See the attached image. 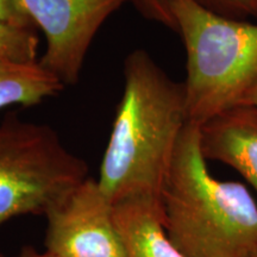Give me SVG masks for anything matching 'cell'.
Wrapping results in <instances>:
<instances>
[{
  "label": "cell",
  "instance_id": "3",
  "mask_svg": "<svg viewBox=\"0 0 257 257\" xmlns=\"http://www.w3.org/2000/svg\"><path fill=\"white\" fill-rule=\"evenodd\" d=\"M186 51L188 123L201 126L240 104L257 82V24L217 15L195 0H168Z\"/></svg>",
  "mask_w": 257,
  "mask_h": 257
},
{
  "label": "cell",
  "instance_id": "1",
  "mask_svg": "<svg viewBox=\"0 0 257 257\" xmlns=\"http://www.w3.org/2000/svg\"><path fill=\"white\" fill-rule=\"evenodd\" d=\"M187 124L184 82L170 78L148 51H131L124 61L123 95L96 179L112 204L140 197L161 200Z\"/></svg>",
  "mask_w": 257,
  "mask_h": 257
},
{
  "label": "cell",
  "instance_id": "6",
  "mask_svg": "<svg viewBox=\"0 0 257 257\" xmlns=\"http://www.w3.org/2000/svg\"><path fill=\"white\" fill-rule=\"evenodd\" d=\"M46 252L55 257H125L113 204L88 178L46 214Z\"/></svg>",
  "mask_w": 257,
  "mask_h": 257
},
{
  "label": "cell",
  "instance_id": "14",
  "mask_svg": "<svg viewBox=\"0 0 257 257\" xmlns=\"http://www.w3.org/2000/svg\"><path fill=\"white\" fill-rule=\"evenodd\" d=\"M238 106H245V107L251 108L252 111H255L257 113V82L244 95V98Z\"/></svg>",
  "mask_w": 257,
  "mask_h": 257
},
{
  "label": "cell",
  "instance_id": "15",
  "mask_svg": "<svg viewBox=\"0 0 257 257\" xmlns=\"http://www.w3.org/2000/svg\"><path fill=\"white\" fill-rule=\"evenodd\" d=\"M16 257H55V256L50 255V253H48L46 251L38 252L32 248H24L23 250H22V252Z\"/></svg>",
  "mask_w": 257,
  "mask_h": 257
},
{
  "label": "cell",
  "instance_id": "13",
  "mask_svg": "<svg viewBox=\"0 0 257 257\" xmlns=\"http://www.w3.org/2000/svg\"><path fill=\"white\" fill-rule=\"evenodd\" d=\"M0 21L16 27L36 29L17 0H0Z\"/></svg>",
  "mask_w": 257,
  "mask_h": 257
},
{
  "label": "cell",
  "instance_id": "8",
  "mask_svg": "<svg viewBox=\"0 0 257 257\" xmlns=\"http://www.w3.org/2000/svg\"><path fill=\"white\" fill-rule=\"evenodd\" d=\"M113 217L125 257H185L166 232L161 200L126 199L113 204Z\"/></svg>",
  "mask_w": 257,
  "mask_h": 257
},
{
  "label": "cell",
  "instance_id": "4",
  "mask_svg": "<svg viewBox=\"0 0 257 257\" xmlns=\"http://www.w3.org/2000/svg\"><path fill=\"white\" fill-rule=\"evenodd\" d=\"M88 179L85 160L47 124L8 113L0 123V227L14 218L46 216Z\"/></svg>",
  "mask_w": 257,
  "mask_h": 257
},
{
  "label": "cell",
  "instance_id": "5",
  "mask_svg": "<svg viewBox=\"0 0 257 257\" xmlns=\"http://www.w3.org/2000/svg\"><path fill=\"white\" fill-rule=\"evenodd\" d=\"M46 37L40 60L64 86L78 83L86 56L102 25L126 0H17Z\"/></svg>",
  "mask_w": 257,
  "mask_h": 257
},
{
  "label": "cell",
  "instance_id": "10",
  "mask_svg": "<svg viewBox=\"0 0 257 257\" xmlns=\"http://www.w3.org/2000/svg\"><path fill=\"white\" fill-rule=\"evenodd\" d=\"M40 38L36 30L21 28L0 21V61L14 63H36Z\"/></svg>",
  "mask_w": 257,
  "mask_h": 257
},
{
  "label": "cell",
  "instance_id": "12",
  "mask_svg": "<svg viewBox=\"0 0 257 257\" xmlns=\"http://www.w3.org/2000/svg\"><path fill=\"white\" fill-rule=\"evenodd\" d=\"M131 3L144 18L176 31L168 0H131Z\"/></svg>",
  "mask_w": 257,
  "mask_h": 257
},
{
  "label": "cell",
  "instance_id": "16",
  "mask_svg": "<svg viewBox=\"0 0 257 257\" xmlns=\"http://www.w3.org/2000/svg\"><path fill=\"white\" fill-rule=\"evenodd\" d=\"M0 257H6V256H5V255H3V253L0 252Z\"/></svg>",
  "mask_w": 257,
  "mask_h": 257
},
{
  "label": "cell",
  "instance_id": "7",
  "mask_svg": "<svg viewBox=\"0 0 257 257\" xmlns=\"http://www.w3.org/2000/svg\"><path fill=\"white\" fill-rule=\"evenodd\" d=\"M199 128L205 159L233 168L257 192L256 112L245 106H236Z\"/></svg>",
  "mask_w": 257,
  "mask_h": 257
},
{
  "label": "cell",
  "instance_id": "2",
  "mask_svg": "<svg viewBox=\"0 0 257 257\" xmlns=\"http://www.w3.org/2000/svg\"><path fill=\"white\" fill-rule=\"evenodd\" d=\"M200 128L188 123L176 146L162 197L163 226L185 257H251L257 204L245 186L211 175Z\"/></svg>",
  "mask_w": 257,
  "mask_h": 257
},
{
  "label": "cell",
  "instance_id": "11",
  "mask_svg": "<svg viewBox=\"0 0 257 257\" xmlns=\"http://www.w3.org/2000/svg\"><path fill=\"white\" fill-rule=\"evenodd\" d=\"M214 14L227 18L244 21L248 17L257 18V0H195Z\"/></svg>",
  "mask_w": 257,
  "mask_h": 257
},
{
  "label": "cell",
  "instance_id": "17",
  "mask_svg": "<svg viewBox=\"0 0 257 257\" xmlns=\"http://www.w3.org/2000/svg\"><path fill=\"white\" fill-rule=\"evenodd\" d=\"M251 257H257V252H256V253H253V255H252Z\"/></svg>",
  "mask_w": 257,
  "mask_h": 257
},
{
  "label": "cell",
  "instance_id": "9",
  "mask_svg": "<svg viewBox=\"0 0 257 257\" xmlns=\"http://www.w3.org/2000/svg\"><path fill=\"white\" fill-rule=\"evenodd\" d=\"M66 86L40 63L0 61V110L11 106H34L55 96Z\"/></svg>",
  "mask_w": 257,
  "mask_h": 257
}]
</instances>
